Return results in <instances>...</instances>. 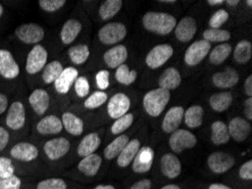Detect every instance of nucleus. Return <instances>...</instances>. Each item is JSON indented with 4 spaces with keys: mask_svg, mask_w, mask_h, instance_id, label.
Returning a JSON list of instances; mask_svg holds the SVG:
<instances>
[{
    "mask_svg": "<svg viewBox=\"0 0 252 189\" xmlns=\"http://www.w3.org/2000/svg\"><path fill=\"white\" fill-rule=\"evenodd\" d=\"M143 25L152 33L158 34V36H167L174 30L177 25V19L167 13L148 11L143 17Z\"/></svg>",
    "mask_w": 252,
    "mask_h": 189,
    "instance_id": "nucleus-1",
    "label": "nucleus"
},
{
    "mask_svg": "<svg viewBox=\"0 0 252 189\" xmlns=\"http://www.w3.org/2000/svg\"><path fill=\"white\" fill-rule=\"evenodd\" d=\"M171 93L163 88H154L145 94L143 99V107L146 113L151 117H158L165 109L170 101Z\"/></svg>",
    "mask_w": 252,
    "mask_h": 189,
    "instance_id": "nucleus-2",
    "label": "nucleus"
},
{
    "mask_svg": "<svg viewBox=\"0 0 252 189\" xmlns=\"http://www.w3.org/2000/svg\"><path fill=\"white\" fill-rule=\"evenodd\" d=\"M127 36V28L122 23H108L98 31V38L103 44L111 45L119 43Z\"/></svg>",
    "mask_w": 252,
    "mask_h": 189,
    "instance_id": "nucleus-3",
    "label": "nucleus"
},
{
    "mask_svg": "<svg viewBox=\"0 0 252 189\" xmlns=\"http://www.w3.org/2000/svg\"><path fill=\"white\" fill-rule=\"evenodd\" d=\"M48 60V50L43 45L35 44L32 50L29 52L26 58L25 71L30 75L37 74V73L43 71V68L47 65Z\"/></svg>",
    "mask_w": 252,
    "mask_h": 189,
    "instance_id": "nucleus-4",
    "label": "nucleus"
},
{
    "mask_svg": "<svg viewBox=\"0 0 252 189\" xmlns=\"http://www.w3.org/2000/svg\"><path fill=\"white\" fill-rule=\"evenodd\" d=\"M15 36L25 44H39V42L44 38V30L39 24L29 23V24L18 26L15 30Z\"/></svg>",
    "mask_w": 252,
    "mask_h": 189,
    "instance_id": "nucleus-5",
    "label": "nucleus"
},
{
    "mask_svg": "<svg viewBox=\"0 0 252 189\" xmlns=\"http://www.w3.org/2000/svg\"><path fill=\"white\" fill-rule=\"evenodd\" d=\"M172 56H173V48H172V45L166 43L158 44L155 45L147 53L145 63L151 69H158L162 67L164 64H166Z\"/></svg>",
    "mask_w": 252,
    "mask_h": 189,
    "instance_id": "nucleus-6",
    "label": "nucleus"
},
{
    "mask_svg": "<svg viewBox=\"0 0 252 189\" xmlns=\"http://www.w3.org/2000/svg\"><path fill=\"white\" fill-rule=\"evenodd\" d=\"M212 44L205 40H199L191 43L185 53V63L190 67L197 66L205 59L211 51Z\"/></svg>",
    "mask_w": 252,
    "mask_h": 189,
    "instance_id": "nucleus-7",
    "label": "nucleus"
},
{
    "mask_svg": "<svg viewBox=\"0 0 252 189\" xmlns=\"http://www.w3.org/2000/svg\"><path fill=\"white\" fill-rule=\"evenodd\" d=\"M170 148L174 153H181L183 150L192 149L197 144V137L186 129H177L171 134Z\"/></svg>",
    "mask_w": 252,
    "mask_h": 189,
    "instance_id": "nucleus-8",
    "label": "nucleus"
},
{
    "mask_svg": "<svg viewBox=\"0 0 252 189\" xmlns=\"http://www.w3.org/2000/svg\"><path fill=\"white\" fill-rule=\"evenodd\" d=\"M207 164L211 171L217 175L227 172L235 164V159L231 154L225 152H214L207 159Z\"/></svg>",
    "mask_w": 252,
    "mask_h": 189,
    "instance_id": "nucleus-9",
    "label": "nucleus"
},
{
    "mask_svg": "<svg viewBox=\"0 0 252 189\" xmlns=\"http://www.w3.org/2000/svg\"><path fill=\"white\" fill-rule=\"evenodd\" d=\"M43 150L47 157L51 161H57L69 152L70 143L64 137H57L45 143Z\"/></svg>",
    "mask_w": 252,
    "mask_h": 189,
    "instance_id": "nucleus-10",
    "label": "nucleus"
},
{
    "mask_svg": "<svg viewBox=\"0 0 252 189\" xmlns=\"http://www.w3.org/2000/svg\"><path fill=\"white\" fill-rule=\"evenodd\" d=\"M26 111L25 107L20 101H15L10 104L8 113L6 115V125L13 130H20L25 126Z\"/></svg>",
    "mask_w": 252,
    "mask_h": 189,
    "instance_id": "nucleus-11",
    "label": "nucleus"
},
{
    "mask_svg": "<svg viewBox=\"0 0 252 189\" xmlns=\"http://www.w3.org/2000/svg\"><path fill=\"white\" fill-rule=\"evenodd\" d=\"M131 101L129 96L125 93H117L114 94L108 103V113L110 118L117 119L128 113L130 109Z\"/></svg>",
    "mask_w": 252,
    "mask_h": 189,
    "instance_id": "nucleus-12",
    "label": "nucleus"
},
{
    "mask_svg": "<svg viewBox=\"0 0 252 189\" xmlns=\"http://www.w3.org/2000/svg\"><path fill=\"white\" fill-rule=\"evenodd\" d=\"M0 75L6 79H14L20 75V66L8 50L0 49Z\"/></svg>",
    "mask_w": 252,
    "mask_h": 189,
    "instance_id": "nucleus-13",
    "label": "nucleus"
},
{
    "mask_svg": "<svg viewBox=\"0 0 252 189\" xmlns=\"http://www.w3.org/2000/svg\"><path fill=\"white\" fill-rule=\"evenodd\" d=\"M10 156L15 160L22 162H31L37 159L39 156V150L35 145L28 142L17 143L10 150Z\"/></svg>",
    "mask_w": 252,
    "mask_h": 189,
    "instance_id": "nucleus-14",
    "label": "nucleus"
},
{
    "mask_svg": "<svg viewBox=\"0 0 252 189\" xmlns=\"http://www.w3.org/2000/svg\"><path fill=\"white\" fill-rule=\"evenodd\" d=\"M197 32V22L193 17L186 16L177 23L174 28L175 37L180 42L191 41Z\"/></svg>",
    "mask_w": 252,
    "mask_h": 189,
    "instance_id": "nucleus-15",
    "label": "nucleus"
},
{
    "mask_svg": "<svg viewBox=\"0 0 252 189\" xmlns=\"http://www.w3.org/2000/svg\"><path fill=\"white\" fill-rule=\"evenodd\" d=\"M228 134L235 142L246 141L251 133L250 122L242 117H235L228 123Z\"/></svg>",
    "mask_w": 252,
    "mask_h": 189,
    "instance_id": "nucleus-16",
    "label": "nucleus"
},
{
    "mask_svg": "<svg viewBox=\"0 0 252 189\" xmlns=\"http://www.w3.org/2000/svg\"><path fill=\"white\" fill-rule=\"evenodd\" d=\"M78 77V71L75 67L63 68L60 76L55 80V90L59 94H67Z\"/></svg>",
    "mask_w": 252,
    "mask_h": 189,
    "instance_id": "nucleus-17",
    "label": "nucleus"
},
{
    "mask_svg": "<svg viewBox=\"0 0 252 189\" xmlns=\"http://www.w3.org/2000/svg\"><path fill=\"white\" fill-rule=\"evenodd\" d=\"M183 114H185V109L182 107L177 106L171 108L164 115L162 121V129L167 134H172L175 130L179 129V127L183 121Z\"/></svg>",
    "mask_w": 252,
    "mask_h": 189,
    "instance_id": "nucleus-18",
    "label": "nucleus"
},
{
    "mask_svg": "<svg viewBox=\"0 0 252 189\" xmlns=\"http://www.w3.org/2000/svg\"><path fill=\"white\" fill-rule=\"evenodd\" d=\"M154 151L153 149L140 148L135 159L132 161V170L137 173H145L151 170L153 160H154Z\"/></svg>",
    "mask_w": 252,
    "mask_h": 189,
    "instance_id": "nucleus-19",
    "label": "nucleus"
},
{
    "mask_svg": "<svg viewBox=\"0 0 252 189\" xmlns=\"http://www.w3.org/2000/svg\"><path fill=\"white\" fill-rule=\"evenodd\" d=\"M239 73L232 67H226L223 72L213 75V84L219 88H231L239 83Z\"/></svg>",
    "mask_w": 252,
    "mask_h": 189,
    "instance_id": "nucleus-20",
    "label": "nucleus"
},
{
    "mask_svg": "<svg viewBox=\"0 0 252 189\" xmlns=\"http://www.w3.org/2000/svg\"><path fill=\"white\" fill-rule=\"evenodd\" d=\"M29 102L34 113L42 115L47 113L50 107V95L43 88H36L31 93Z\"/></svg>",
    "mask_w": 252,
    "mask_h": 189,
    "instance_id": "nucleus-21",
    "label": "nucleus"
},
{
    "mask_svg": "<svg viewBox=\"0 0 252 189\" xmlns=\"http://www.w3.org/2000/svg\"><path fill=\"white\" fill-rule=\"evenodd\" d=\"M182 170L181 162L173 153H166L161 157V172L169 179L180 176Z\"/></svg>",
    "mask_w": 252,
    "mask_h": 189,
    "instance_id": "nucleus-22",
    "label": "nucleus"
},
{
    "mask_svg": "<svg viewBox=\"0 0 252 189\" xmlns=\"http://www.w3.org/2000/svg\"><path fill=\"white\" fill-rule=\"evenodd\" d=\"M104 63L106 66L111 69H117L121 65L125 64V61L128 59V50L125 45L118 44L116 47L109 49L104 53Z\"/></svg>",
    "mask_w": 252,
    "mask_h": 189,
    "instance_id": "nucleus-23",
    "label": "nucleus"
},
{
    "mask_svg": "<svg viewBox=\"0 0 252 189\" xmlns=\"http://www.w3.org/2000/svg\"><path fill=\"white\" fill-rule=\"evenodd\" d=\"M63 129L61 119L55 114L45 115L37 122L36 130L41 135H56Z\"/></svg>",
    "mask_w": 252,
    "mask_h": 189,
    "instance_id": "nucleus-24",
    "label": "nucleus"
},
{
    "mask_svg": "<svg viewBox=\"0 0 252 189\" xmlns=\"http://www.w3.org/2000/svg\"><path fill=\"white\" fill-rule=\"evenodd\" d=\"M181 82H182V78H181L180 72L174 67H170L165 69L158 78L159 88H163V90H166L169 92L171 90H175V88H178L180 86Z\"/></svg>",
    "mask_w": 252,
    "mask_h": 189,
    "instance_id": "nucleus-25",
    "label": "nucleus"
},
{
    "mask_svg": "<svg viewBox=\"0 0 252 189\" xmlns=\"http://www.w3.org/2000/svg\"><path fill=\"white\" fill-rule=\"evenodd\" d=\"M83 29L82 23L78 19H68L64 22L60 31V38L63 44H71L81 33Z\"/></svg>",
    "mask_w": 252,
    "mask_h": 189,
    "instance_id": "nucleus-26",
    "label": "nucleus"
},
{
    "mask_svg": "<svg viewBox=\"0 0 252 189\" xmlns=\"http://www.w3.org/2000/svg\"><path fill=\"white\" fill-rule=\"evenodd\" d=\"M100 145H101L100 135L97 133L87 134L78 144V148H77L78 155L81 157H85V156L91 155V154H94V152L96 151Z\"/></svg>",
    "mask_w": 252,
    "mask_h": 189,
    "instance_id": "nucleus-27",
    "label": "nucleus"
},
{
    "mask_svg": "<svg viewBox=\"0 0 252 189\" xmlns=\"http://www.w3.org/2000/svg\"><path fill=\"white\" fill-rule=\"evenodd\" d=\"M140 149V142L138 140H131L128 142V144L125 146L121 153L118 155L117 163L121 168H127L128 165L132 163L133 159H135L137 153H138Z\"/></svg>",
    "mask_w": 252,
    "mask_h": 189,
    "instance_id": "nucleus-28",
    "label": "nucleus"
},
{
    "mask_svg": "<svg viewBox=\"0 0 252 189\" xmlns=\"http://www.w3.org/2000/svg\"><path fill=\"white\" fill-rule=\"evenodd\" d=\"M102 164V157L97 154H91L89 156L83 157L78 163V170L85 176L94 177L100 170Z\"/></svg>",
    "mask_w": 252,
    "mask_h": 189,
    "instance_id": "nucleus-29",
    "label": "nucleus"
},
{
    "mask_svg": "<svg viewBox=\"0 0 252 189\" xmlns=\"http://www.w3.org/2000/svg\"><path fill=\"white\" fill-rule=\"evenodd\" d=\"M63 128L72 136H79L84 132V122L77 115L72 113H64L61 117Z\"/></svg>",
    "mask_w": 252,
    "mask_h": 189,
    "instance_id": "nucleus-30",
    "label": "nucleus"
},
{
    "mask_svg": "<svg viewBox=\"0 0 252 189\" xmlns=\"http://www.w3.org/2000/svg\"><path fill=\"white\" fill-rule=\"evenodd\" d=\"M233 95L228 91L215 93L209 98V104H211L212 109L216 113H224L225 110H227L231 107Z\"/></svg>",
    "mask_w": 252,
    "mask_h": 189,
    "instance_id": "nucleus-31",
    "label": "nucleus"
},
{
    "mask_svg": "<svg viewBox=\"0 0 252 189\" xmlns=\"http://www.w3.org/2000/svg\"><path fill=\"white\" fill-rule=\"evenodd\" d=\"M204 119V109L200 106H191L185 110L183 120L189 128H198L202 125Z\"/></svg>",
    "mask_w": 252,
    "mask_h": 189,
    "instance_id": "nucleus-32",
    "label": "nucleus"
},
{
    "mask_svg": "<svg viewBox=\"0 0 252 189\" xmlns=\"http://www.w3.org/2000/svg\"><path fill=\"white\" fill-rule=\"evenodd\" d=\"M212 142L215 145H224L228 143L231 140L230 134H228V129L226 123L223 121L217 120L214 121L212 125Z\"/></svg>",
    "mask_w": 252,
    "mask_h": 189,
    "instance_id": "nucleus-33",
    "label": "nucleus"
},
{
    "mask_svg": "<svg viewBox=\"0 0 252 189\" xmlns=\"http://www.w3.org/2000/svg\"><path fill=\"white\" fill-rule=\"evenodd\" d=\"M129 137L127 135H119L116 140H113L110 144L104 149V156L108 160H113L118 157L125 146L128 144Z\"/></svg>",
    "mask_w": 252,
    "mask_h": 189,
    "instance_id": "nucleus-34",
    "label": "nucleus"
},
{
    "mask_svg": "<svg viewBox=\"0 0 252 189\" xmlns=\"http://www.w3.org/2000/svg\"><path fill=\"white\" fill-rule=\"evenodd\" d=\"M122 3L124 2L121 0H105L98 9L100 17L103 21H110L119 13L122 8Z\"/></svg>",
    "mask_w": 252,
    "mask_h": 189,
    "instance_id": "nucleus-35",
    "label": "nucleus"
},
{
    "mask_svg": "<svg viewBox=\"0 0 252 189\" xmlns=\"http://www.w3.org/2000/svg\"><path fill=\"white\" fill-rule=\"evenodd\" d=\"M91 51L87 44H77L68 50V56H69L71 63L74 65H83L85 64L90 58Z\"/></svg>",
    "mask_w": 252,
    "mask_h": 189,
    "instance_id": "nucleus-36",
    "label": "nucleus"
},
{
    "mask_svg": "<svg viewBox=\"0 0 252 189\" xmlns=\"http://www.w3.org/2000/svg\"><path fill=\"white\" fill-rule=\"evenodd\" d=\"M63 71V64L58 60H53L51 63L45 65L42 73V79L45 84H52L58 78L61 73Z\"/></svg>",
    "mask_w": 252,
    "mask_h": 189,
    "instance_id": "nucleus-37",
    "label": "nucleus"
},
{
    "mask_svg": "<svg viewBox=\"0 0 252 189\" xmlns=\"http://www.w3.org/2000/svg\"><path fill=\"white\" fill-rule=\"evenodd\" d=\"M232 52V45L230 43H220L217 47L214 48L209 55V60L213 65H219L223 64L225 60L227 59L228 56Z\"/></svg>",
    "mask_w": 252,
    "mask_h": 189,
    "instance_id": "nucleus-38",
    "label": "nucleus"
},
{
    "mask_svg": "<svg viewBox=\"0 0 252 189\" xmlns=\"http://www.w3.org/2000/svg\"><path fill=\"white\" fill-rule=\"evenodd\" d=\"M252 56V44L250 41L242 40L236 44L234 49V60L238 64H247Z\"/></svg>",
    "mask_w": 252,
    "mask_h": 189,
    "instance_id": "nucleus-39",
    "label": "nucleus"
},
{
    "mask_svg": "<svg viewBox=\"0 0 252 189\" xmlns=\"http://www.w3.org/2000/svg\"><path fill=\"white\" fill-rule=\"evenodd\" d=\"M204 40L212 43V42H217V43H227V41L231 38V33L227 30L222 29H208L206 30L204 34Z\"/></svg>",
    "mask_w": 252,
    "mask_h": 189,
    "instance_id": "nucleus-40",
    "label": "nucleus"
},
{
    "mask_svg": "<svg viewBox=\"0 0 252 189\" xmlns=\"http://www.w3.org/2000/svg\"><path fill=\"white\" fill-rule=\"evenodd\" d=\"M137 78V72L130 71L127 65H121L116 69V80L122 85H130Z\"/></svg>",
    "mask_w": 252,
    "mask_h": 189,
    "instance_id": "nucleus-41",
    "label": "nucleus"
},
{
    "mask_svg": "<svg viewBox=\"0 0 252 189\" xmlns=\"http://www.w3.org/2000/svg\"><path fill=\"white\" fill-rule=\"evenodd\" d=\"M133 122V114L128 113H126L122 117L118 118L116 121L113 122V125L111 127V132L113 135H122V133H125L128 128H130V126Z\"/></svg>",
    "mask_w": 252,
    "mask_h": 189,
    "instance_id": "nucleus-42",
    "label": "nucleus"
},
{
    "mask_svg": "<svg viewBox=\"0 0 252 189\" xmlns=\"http://www.w3.org/2000/svg\"><path fill=\"white\" fill-rule=\"evenodd\" d=\"M106 101H108V94L103 91H97V92H94L93 94H91L89 98L85 100L84 106H85L86 109L92 110V109H96V108H100Z\"/></svg>",
    "mask_w": 252,
    "mask_h": 189,
    "instance_id": "nucleus-43",
    "label": "nucleus"
},
{
    "mask_svg": "<svg viewBox=\"0 0 252 189\" xmlns=\"http://www.w3.org/2000/svg\"><path fill=\"white\" fill-rule=\"evenodd\" d=\"M228 18H230V15H228L226 10L225 9L217 10L213 14V16L209 18V28L214 30L220 29V26L224 25L225 23L228 21Z\"/></svg>",
    "mask_w": 252,
    "mask_h": 189,
    "instance_id": "nucleus-44",
    "label": "nucleus"
},
{
    "mask_svg": "<svg viewBox=\"0 0 252 189\" xmlns=\"http://www.w3.org/2000/svg\"><path fill=\"white\" fill-rule=\"evenodd\" d=\"M36 189H67V184L63 179L49 178L40 181Z\"/></svg>",
    "mask_w": 252,
    "mask_h": 189,
    "instance_id": "nucleus-45",
    "label": "nucleus"
},
{
    "mask_svg": "<svg viewBox=\"0 0 252 189\" xmlns=\"http://www.w3.org/2000/svg\"><path fill=\"white\" fill-rule=\"evenodd\" d=\"M14 175H15V168L11 159L6 156L0 157V179L9 178V177Z\"/></svg>",
    "mask_w": 252,
    "mask_h": 189,
    "instance_id": "nucleus-46",
    "label": "nucleus"
},
{
    "mask_svg": "<svg viewBox=\"0 0 252 189\" xmlns=\"http://www.w3.org/2000/svg\"><path fill=\"white\" fill-rule=\"evenodd\" d=\"M66 1L64 0H40L39 5L41 9H43L47 13H55L64 6Z\"/></svg>",
    "mask_w": 252,
    "mask_h": 189,
    "instance_id": "nucleus-47",
    "label": "nucleus"
},
{
    "mask_svg": "<svg viewBox=\"0 0 252 189\" xmlns=\"http://www.w3.org/2000/svg\"><path fill=\"white\" fill-rule=\"evenodd\" d=\"M75 92L79 98H85V96L89 94L90 92V83L89 79L86 78L85 76H81L77 77L75 82Z\"/></svg>",
    "mask_w": 252,
    "mask_h": 189,
    "instance_id": "nucleus-48",
    "label": "nucleus"
},
{
    "mask_svg": "<svg viewBox=\"0 0 252 189\" xmlns=\"http://www.w3.org/2000/svg\"><path fill=\"white\" fill-rule=\"evenodd\" d=\"M95 80H96V86L100 88V91L104 92V90L109 87L110 85V74L108 71L102 69L95 76Z\"/></svg>",
    "mask_w": 252,
    "mask_h": 189,
    "instance_id": "nucleus-49",
    "label": "nucleus"
},
{
    "mask_svg": "<svg viewBox=\"0 0 252 189\" xmlns=\"http://www.w3.org/2000/svg\"><path fill=\"white\" fill-rule=\"evenodd\" d=\"M22 180L17 176H11L9 178L0 179V189H21Z\"/></svg>",
    "mask_w": 252,
    "mask_h": 189,
    "instance_id": "nucleus-50",
    "label": "nucleus"
},
{
    "mask_svg": "<svg viewBox=\"0 0 252 189\" xmlns=\"http://www.w3.org/2000/svg\"><path fill=\"white\" fill-rule=\"evenodd\" d=\"M240 178L243 180H251L252 179V161L249 160L246 163L241 165L239 170Z\"/></svg>",
    "mask_w": 252,
    "mask_h": 189,
    "instance_id": "nucleus-51",
    "label": "nucleus"
},
{
    "mask_svg": "<svg viewBox=\"0 0 252 189\" xmlns=\"http://www.w3.org/2000/svg\"><path fill=\"white\" fill-rule=\"evenodd\" d=\"M9 142V133L3 127L0 126V152L6 148Z\"/></svg>",
    "mask_w": 252,
    "mask_h": 189,
    "instance_id": "nucleus-52",
    "label": "nucleus"
},
{
    "mask_svg": "<svg viewBox=\"0 0 252 189\" xmlns=\"http://www.w3.org/2000/svg\"><path fill=\"white\" fill-rule=\"evenodd\" d=\"M152 188V183L150 179H141L137 181L136 184H133L130 187V189H151Z\"/></svg>",
    "mask_w": 252,
    "mask_h": 189,
    "instance_id": "nucleus-53",
    "label": "nucleus"
},
{
    "mask_svg": "<svg viewBox=\"0 0 252 189\" xmlns=\"http://www.w3.org/2000/svg\"><path fill=\"white\" fill-rule=\"evenodd\" d=\"M244 113H246V117L248 120H251L252 119V99L248 98L246 101H244Z\"/></svg>",
    "mask_w": 252,
    "mask_h": 189,
    "instance_id": "nucleus-54",
    "label": "nucleus"
},
{
    "mask_svg": "<svg viewBox=\"0 0 252 189\" xmlns=\"http://www.w3.org/2000/svg\"><path fill=\"white\" fill-rule=\"evenodd\" d=\"M8 108V98L5 94L0 93V115H1Z\"/></svg>",
    "mask_w": 252,
    "mask_h": 189,
    "instance_id": "nucleus-55",
    "label": "nucleus"
},
{
    "mask_svg": "<svg viewBox=\"0 0 252 189\" xmlns=\"http://www.w3.org/2000/svg\"><path fill=\"white\" fill-rule=\"evenodd\" d=\"M244 92L246 94L251 98L252 96V75H249L247 77L246 82H244Z\"/></svg>",
    "mask_w": 252,
    "mask_h": 189,
    "instance_id": "nucleus-56",
    "label": "nucleus"
},
{
    "mask_svg": "<svg viewBox=\"0 0 252 189\" xmlns=\"http://www.w3.org/2000/svg\"><path fill=\"white\" fill-rule=\"evenodd\" d=\"M208 189H232V188L223 184H212L211 186L208 187Z\"/></svg>",
    "mask_w": 252,
    "mask_h": 189,
    "instance_id": "nucleus-57",
    "label": "nucleus"
},
{
    "mask_svg": "<svg viewBox=\"0 0 252 189\" xmlns=\"http://www.w3.org/2000/svg\"><path fill=\"white\" fill-rule=\"evenodd\" d=\"M225 1L224 0H208L207 3L211 6H219V5H222Z\"/></svg>",
    "mask_w": 252,
    "mask_h": 189,
    "instance_id": "nucleus-58",
    "label": "nucleus"
},
{
    "mask_svg": "<svg viewBox=\"0 0 252 189\" xmlns=\"http://www.w3.org/2000/svg\"><path fill=\"white\" fill-rule=\"evenodd\" d=\"M225 2H226L227 5L231 7H236L240 3L239 0H227V1H225Z\"/></svg>",
    "mask_w": 252,
    "mask_h": 189,
    "instance_id": "nucleus-59",
    "label": "nucleus"
},
{
    "mask_svg": "<svg viewBox=\"0 0 252 189\" xmlns=\"http://www.w3.org/2000/svg\"><path fill=\"white\" fill-rule=\"evenodd\" d=\"M94 189H116V188L113 186H110V185H98V186H96Z\"/></svg>",
    "mask_w": 252,
    "mask_h": 189,
    "instance_id": "nucleus-60",
    "label": "nucleus"
},
{
    "mask_svg": "<svg viewBox=\"0 0 252 189\" xmlns=\"http://www.w3.org/2000/svg\"><path fill=\"white\" fill-rule=\"evenodd\" d=\"M161 189H181L178 185H166V186L162 187Z\"/></svg>",
    "mask_w": 252,
    "mask_h": 189,
    "instance_id": "nucleus-61",
    "label": "nucleus"
},
{
    "mask_svg": "<svg viewBox=\"0 0 252 189\" xmlns=\"http://www.w3.org/2000/svg\"><path fill=\"white\" fill-rule=\"evenodd\" d=\"M161 2H164V3H174L175 0H161Z\"/></svg>",
    "mask_w": 252,
    "mask_h": 189,
    "instance_id": "nucleus-62",
    "label": "nucleus"
},
{
    "mask_svg": "<svg viewBox=\"0 0 252 189\" xmlns=\"http://www.w3.org/2000/svg\"><path fill=\"white\" fill-rule=\"evenodd\" d=\"M2 14H3V7H2L1 3H0V17L2 16Z\"/></svg>",
    "mask_w": 252,
    "mask_h": 189,
    "instance_id": "nucleus-63",
    "label": "nucleus"
},
{
    "mask_svg": "<svg viewBox=\"0 0 252 189\" xmlns=\"http://www.w3.org/2000/svg\"><path fill=\"white\" fill-rule=\"evenodd\" d=\"M247 5L249 6V7H252V1H251V0H248V1H247Z\"/></svg>",
    "mask_w": 252,
    "mask_h": 189,
    "instance_id": "nucleus-64",
    "label": "nucleus"
}]
</instances>
